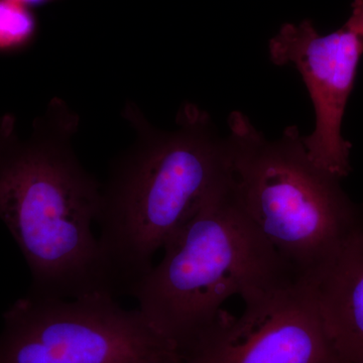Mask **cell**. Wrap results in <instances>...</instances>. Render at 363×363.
I'll return each mask as SVG.
<instances>
[{
	"instance_id": "1",
	"label": "cell",
	"mask_w": 363,
	"mask_h": 363,
	"mask_svg": "<svg viewBox=\"0 0 363 363\" xmlns=\"http://www.w3.org/2000/svg\"><path fill=\"white\" fill-rule=\"evenodd\" d=\"M78 116L55 98L33 138L21 142L14 119L0 121V220L30 276V292L73 298L117 295L92 231L101 187L72 145Z\"/></svg>"
},
{
	"instance_id": "2",
	"label": "cell",
	"mask_w": 363,
	"mask_h": 363,
	"mask_svg": "<svg viewBox=\"0 0 363 363\" xmlns=\"http://www.w3.org/2000/svg\"><path fill=\"white\" fill-rule=\"evenodd\" d=\"M123 116L138 138L101 187L96 222L117 295L130 293L156 253L233 177L227 138L195 104L182 106L173 131L152 128L135 105H126Z\"/></svg>"
},
{
	"instance_id": "3",
	"label": "cell",
	"mask_w": 363,
	"mask_h": 363,
	"mask_svg": "<svg viewBox=\"0 0 363 363\" xmlns=\"http://www.w3.org/2000/svg\"><path fill=\"white\" fill-rule=\"evenodd\" d=\"M162 250L161 262L128 295L182 360L220 323L228 298L245 301L298 278L248 216L233 177Z\"/></svg>"
},
{
	"instance_id": "4",
	"label": "cell",
	"mask_w": 363,
	"mask_h": 363,
	"mask_svg": "<svg viewBox=\"0 0 363 363\" xmlns=\"http://www.w3.org/2000/svg\"><path fill=\"white\" fill-rule=\"evenodd\" d=\"M234 187L260 233L298 277L309 279L363 230V210L341 179L311 162L296 126L271 140L241 112L228 118Z\"/></svg>"
},
{
	"instance_id": "5",
	"label": "cell",
	"mask_w": 363,
	"mask_h": 363,
	"mask_svg": "<svg viewBox=\"0 0 363 363\" xmlns=\"http://www.w3.org/2000/svg\"><path fill=\"white\" fill-rule=\"evenodd\" d=\"M0 363H181L138 309L111 294L47 297L28 291L4 313Z\"/></svg>"
},
{
	"instance_id": "6",
	"label": "cell",
	"mask_w": 363,
	"mask_h": 363,
	"mask_svg": "<svg viewBox=\"0 0 363 363\" xmlns=\"http://www.w3.org/2000/svg\"><path fill=\"white\" fill-rule=\"evenodd\" d=\"M181 363H339L311 283L294 279L245 298Z\"/></svg>"
},
{
	"instance_id": "7",
	"label": "cell",
	"mask_w": 363,
	"mask_h": 363,
	"mask_svg": "<svg viewBox=\"0 0 363 363\" xmlns=\"http://www.w3.org/2000/svg\"><path fill=\"white\" fill-rule=\"evenodd\" d=\"M362 55V35L345 26L321 35L310 21L284 26L269 43L272 63L296 67L311 96L315 130L302 138L308 157L339 179L351 169V145L343 138L342 121Z\"/></svg>"
},
{
	"instance_id": "8",
	"label": "cell",
	"mask_w": 363,
	"mask_h": 363,
	"mask_svg": "<svg viewBox=\"0 0 363 363\" xmlns=\"http://www.w3.org/2000/svg\"><path fill=\"white\" fill-rule=\"evenodd\" d=\"M308 281L338 362L363 363V230Z\"/></svg>"
},
{
	"instance_id": "9",
	"label": "cell",
	"mask_w": 363,
	"mask_h": 363,
	"mask_svg": "<svg viewBox=\"0 0 363 363\" xmlns=\"http://www.w3.org/2000/svg\"><path fill=\"white\" fill-rule=\"evenodd\" d=\"M38 21L32 9L16 0H0V52H13L32 44Z\"/></svg>"
},
{
	"instance_id": "10",
	"label": "cell",
	"mask_w": 363,
	"mask_h": 363,
	"mask_svg": "<svg viewBox=\"0 0 363 363\" xmlns=\"http://www.w3.org/2000/svg\"><path fill=\"white\" fill-rule=\"evenodd\" d=\"M352 7L350 20L344 26L363 37V0H355Z\"/></svg>"
},
{
	"instance_id": "11",
	"label": "cell",
	"mask_w": 363,
	"mask_h": 363,
	"mask_svg": "<svg viewBox=\"0 0 363 363\" xmlns=\"http://www.w3.org/2000/svg\"><path fill=\"white\" fill-rule=\"evenodd\" d=\"M16 1L20 2V4L30 7V9H33V7L45 6V4L55 1V0H16Z\"/></svg>"
}]
</instances>
